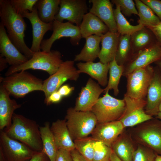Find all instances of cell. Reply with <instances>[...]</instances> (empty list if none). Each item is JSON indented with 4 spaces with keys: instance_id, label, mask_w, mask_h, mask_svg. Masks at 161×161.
Listing matches in <instances>:
<instances>
[{
    "instance_id": "51",
    "label": "cell",
    "mask_w": 161,
    "mask_h": 161,
    "mask_svg": "<svg viewBox=\"0 0 161 161\" xmlns=\"http://www.w3.org/2000/svg\"><path fill=\"white\" fill-rule=\"evenodd\" d=\"M155 161H161V155L157 154Z\"/></svg>"
},
{
    "instance_id": "7",
    "label": "cell",
    "mask_w": 161,
    "mask_h": 161,
    "mask_svg": "<svg viewBox=\"0 0 161 161\" xmlns=\"http://www.w3.org/2000/svg\"><path fill=\"white\" fill-rule=\"evenodd\" d=\"M125 108L124 99H118L111 96L109 92L99 97L91 112L95 115L97 123L119 120Z\"/></svg>"
},
{
    "instance_id": "14",
    "label": "cell",
    "mask_w": 161,
    "mask_h": 161,
    "mask_svg": "<svg viewBox=\"0 0 161 161\" xmlns=\"http://www.w3.org/2000/svg\"><path fill=\"white\" fill-rule=\"evenodd\" d=\"M161 58V46L157 43L134 55L124 66L123 76L146 67Z\"/></svg>"
},
{
    "instance_id": "47",
    "label": "cell",
    "mask_w": 161,
    "mask_h": 161,
    "mask_svg": "<svg viewBox=\"0 0 161 161\" xmlns=\"http://www.w3.org/2000/svg\"><path fill=\"white\" fill-rule=\"evenodd\" d=\"M7 62L5 58L0 55V71H2L7 66Z\"/></svg>"
},
{
    "instance_id": "42",
    "label": "cell",
    "mask_w": 161,
    "mask_h": 161,
    "mask_svg": "<svg viewBox=\"0 0 161 161\" xmlns=\"http://www.w3.org/2000/svg\"><path fill=\"white\" fill-rule=\"evenodd\" d=\"M63 97L57 91L52 93L47 98L45 99L44 102L47 105L58 103L61 100Z\"/></svg>"
},
{
    "instance_id": "41",
    "label": "cell",
    "mask_w": 161,
    "mask_h": 161,
    "mask_svg": "<svg viewBox=\"0 0 161 161\" xmlns=\"http://www.w3.org/2000/svg\"><path fill=\"white\" fill-rule=\"evenodd\" d=\"M55 161H73L70 151L63 149L58 150Z\"/></svg>"
},
{
    "instance_id": "43",
    "label": "cell",
    "mask_w": 161,
    "mask_h": 161,
    "mask_svg": "<svg viewBox=\"0 0 161 161\" xmlns=\"http://www.w3.org/2000/svg\"><path fill=\"white\" fill-rule=\"evenodd\" d=\"M148 28L154 34L157 43L161 46V21L157 25Z\"/></svg>"
},
{
    "instance_id": "5",
    "label": "cell",
    "mask_w": 161,
    "mask_h": 161,
    "mask_svg": "<svg viewBox=\"0 0 161 161\" xmlns=\"http://www.w3.org/2000/svg\"><path fill=\"white\" fill-rule=\"evenodd\" d=\"M65 119L74 140L87 137L97 123L95 115L91 111H77L72 107L67 109Z\"/></svg>"
},
{
    "instance_id": "9",
    "label": "cell",
    "mask_w": 161,
    "mask_h": 161,
    "mask_svg": "<svg viewBox=\"0 0 161 161\" xmlns=\"http://www.w3.org/2000/svg\"><path fill=\"white\" fill-rule=\"evenodd\" d=\"M74 61H63L58 70L43 81L42 90L47 98L52 93L57 91L68 80H77L80 73L74 66Z\"/></svg>"
},
{
    "instance_id": "1",
    "label": "cell",
    "mask_w": 161,
    "mask_h": 161,
    "mask_svg": "<svg viewBox=\"0 0 161 161\" xmlns=\"http://www.w3.org/2000/svg\"><path fill=\"white\" fill-rule=\"evenodd\" d=\"M0 17L1 22L6 28L10 40L20 52L29 59L31 58L34 52L26 45L24 38L26 24L24 18L16 11L10 0H0Z\"/></svg>"
},
{
    "instance_id": "38",
    "label": "cell",
    "mask_w": 161,
    "mask_h": 161,
    "mask_svg": "<svg viewBox=\"0 0 161 161\" xmlns=\"http://www.w3.org/2000/svg\"><path fill=\"white\" fill-rule=\"evenodd\" d=\"M112 2L116 6L120 7L121 11L123 15L130 16L132 14L138 16L137 10L135 3L132 0H112Z\"/></svg>"
},
{
    "instance_id": "3",
    "label": "cell",
    "mask_w": 161,
    "mask_h": 161,
    "mask_svg": "<svg viewBox=\"0 0 161 161\" xmlns=\"http://www.w3.org/2000/svg\"><path fill=\"white\" fill-rule=\"evenodd\" d=\"M0 78L3 86L15 98H22L32 92L42 90L43 81L26 70Z\"/></svg>"
},
{
    "instance_id": "8",
    "label": "cell",
    "mask_w": 161,
    "mask_h": 161,
    "mask_svg": "<svg viewBox=\"0 0 161 161\" xmlns=\"http://www.w3.org/2000/svg\"><path fill=\"white\" fill-rule=\"evenodd\" d=\"M154 72V67L149 65L127 75V90L125 95L133 98L145 99Z\"/></svg>"
},
{
    "instance_id": "18",
    "label": "cell",
    "mask_w": 161,
    "mask_h": 161,
    "mask_svg": "<svg viewBox=\"0 0 161 161\" xmlns=\"http://www.w3.org/2000/svg\"><path fill=\"white\" fill-rule=\"evenodd\" d=\"M0 55L11 66L21 65L29 59L17 49L9 38L5 28L0 23Z\"/></svg>"
},
{
    "instance_id": "40",
    "label": "cell",
    "mask_w": 161,
    "mask_h": 161,
    "mask_svg": "<svg viewBox=\"0 0 161 161\" xmlns=\"http://www.w3.org/2000/svg\"><path fill=\"white\" fill-rule=\"evenodd\" d=\"M152 10L161 21V1L159 0H141Z\"/></svg>"
},
{
    "instance_id": "30",
    "label": "cell",
    "mask_w": 161,
    "mask_h": 161,
    "mask_svg": "<svg viewBox=\"0 0 161 161\" xmlns=\"http://www.w3.org/2000/svg\"><path fill=\"white\" fill-rule=\"evenodd\" d=\"M40 130L43 147L42 151L50 161H55L58 149L50 129L49 122L46 121L44 126H40Z\"/></svg>"
},
{
    "instance_id": "19",
    "label": "cell",
    "mask_w": 161,
    "mask_h": 161,
    "mask_svg": "<svg viewBox=\"0 0 161 161\" xmlns=\"http://www.w3.org/2000/svg\"><path fill=\"white\" fill-rule=\"evenodd\" d=\"M146 100L145 112L153 117L156 116L161 101V71L157 66L154 67V74L148 89Z\"/></svg>"
},
{
    "instance_id": "2",
    "label": "cell",
    "mask_w": 161,
    "mask_h": 161,
    "mask_svg": "<svg viewBox=\"0 0 161 161\" xmlns=\"http://www.w3.org/2000/svg\"><path fill=\"white\" fill-rule=\"evenodd\" d=\"M4 131L10 138L20 141L34 151H42L40 126L35 121L14 113L11 125Z\"/></svg>"
},
{
    "instance_id": "17",
    "label": "cell",
    "mask_w": 161,
    "mask_h": 161,
    "mask_svg": "<svg viewBox=\"0 0 161 161\" xmlns=\"http://www.w3.org/2000/svg\"><path fill=\"white\" fill-rule=\"evenodd\" d=\"M125 128L119 120L97 123L91 133V137L111 147L113 143Z\"/></svg>"
},
{
    "instance_id": "11",
    "label": "cell",
    "mask_w": 161,
    "mask_h": 161,
    "mask_svg": "<svg viewBox=\"0 0 161 161\" xmlns=\"http://www.w3.org/2000/svg\"><path fill=\"white\" fill-rule=\"evenodd\" d=\"M0 151L6 161H28L37 152L10 138L3 130L0 133Z\"/></svg>"
},
{
    "instance_id": "15",
    "label": "cell",
    "mask_w": 161,
    "mask_h": 161,
    "mask_svg": "<svg viewBox=\"0 0 161 161\" xmlns=\"http://www.w3.org/2000/svg\"><path fill=\"white\" fill-rule=\"evenodd\" d=\"M104 91V89L102 88L98 83L89 78L85 86L82 88L74 109L77 111H91Z\"/></svg>"
},
{
    "instance_id": "31",
    "label": "cell",
    "mask_w": 161,
    "mask_h": 161,
    "mask_svg": "<svg viewBox=\"0 0 161 161\" xmlns=\"http://www.w3.org/2000/svg\"><path fill=\"white\" fill-rule=\"evenodd\" d=\"M134 2L139 17V24L149 28L157 25L161 21L151 8L141 0H135Z\"/></svg>"
},
{
    "instance_id": "44",
    "label": "cell",
    "mask_w": 161,
    "mask_h": 161,
    "mask_svg": "<svg viewBox=\"0 0 161 161\" xmlns=\"http://www.w3.org/2000/svg\"><path fill=\"white\" fill-rule=\"evenodd\" d=\"M74 90V87H70L68 84H65L62 85L58 91L63 97H64L69 96Z\"/></svg>"
},
{
    "instance_id": "20",
    "label": "cell",
    "mask_w": 161,
    "mask_h": 161,
    "mask_svg": "<svg viewBox=\"0 0 161 161\" xmlns=\"http://www.w3.org/2000/svg\"><path fill=\"white\" fill-rule=\"evenodd\" d=\"M92 7L89 12L98 17L107 26L109 31L118 32L112 3L109 0H90Z\"/></svg>"
},
{
    "instance_id": "22",
    "label": "cell",
    "mask_w": 161,
    "mask_h": 161,
    "mask_svg": "<svg viewBox=\"0 0 161 161\" xmlns=\"http://www.w3.org/2000/svg\"><path fill=\"white\" fill-rule=\"evenodd\" d=\"M50 129L53 135L58 150L63 149L71 151L75 149L73 141L65 119L53 122Z\"/></svg>"
},
{
    "instance_id": "36",
    "label": "cell",
    "mask_w": 161,
    "mask_h": 161,
    "mask_svg": "<svg viewBox=\"0 0 161 161\" xmlns=\"http://www.w3.org/2000/svg\"><path fill=\"white\" fill-rule=\"evenodd\" d=\"M94 155L92 161H110L113 150L103 143L95 140L93 144Z\"/></svg>"
},
{
    "instance_id": "4",
    "label": "cell",
    "mask_w": 161,
    "mask_h": 161,
    "mask_svg": "<svg viewBox=\"0 0 161 161\" xmlns=\"http://www.w3.org/2000/svg\"><path fill=\"white\" fill-rule=\"evenodd\" d=\"M61 58V54L57 50H51L48 52L42 51L34 52L32 57L24 64L17 66H11L6 72L5 76L28 69L45 71L50 76L58 69L63 62Z\"/></svg>"
},
{
    "instance_id": "45",
    "label": "cell",
    "mask_w": 161,
    "mask_h": 161,
    "mask_svg": "<svg viewBox=\"0 0 161 161\" xmlns=\"http://www.w3.org/2000/svg\"><path fill=\"white\" fill-rule=\"evenodd\" d=\"M28 161H50L47 155L42 151L36 152Z\"/></svg>"
},
{
    "instance_id": "50",
    "label": "cell",
    "mask_w": 161,
    "mask_h": 161,
    "mask_svg": "<svg viewBox=\"0 0 161 161\" xmlns=\"http://www.w3.org/2000/svg\"><path fill=\"white\" fill-rule=\"evenodd\" d=\"M156 118L161 120V112H159L156 116Z\"/></svg>"
},
{
    "instance_id": "21",
    "label": "cell",
    "mask_w": 161,
    "mask_h": 161,
    "mask_svg": "<svg viewBox=\"0 0 161 161\" xmlns=\"http://www.w3.org/2000/svg\"><path fill=\"white\" fill-rule=\"evenodd\" d=\"M10 95L1 84L0 86V130H3L11 125L14 111L20 108L14 99H11Z\"/></svg>"
},
{
    "instance_id": "23",
    "label": "cell",
    "mask_w": 161,
    "mask_h": 161,
    "mask_svg": "<svg viewBox=\"0 0 161 161\" xmlns=\"http://www.w3.org/2000/svg\"><path fill=\"white\" fill-rule=\"evenodd\" d=\"M120 34L109 31L101 35V47L98 58L103 64L109 63L115 58Z\"/></svg>"
},
{
    "instance_id": "27",
    "label": "cell",
    "mask_w": 161,
    "mask_h": 161,
    "mask_svg": "<svg viewBox=\"0 0 161 161\" xmlns=\"http://www.w3.org/2000/svg\"><path fill=\"white\" fill-rule=\"evenodd\" d=\"M130 41L133 55L157 43L152 32L146 27L131 35Z\"/></svg>"
},
{
    "instance_id": "46",
    "label": "cell",
    "mask_w": 161,
    "mask_h": 161,
    "mask_svg": "<svg viewBox=\"0 0 161 161\" xmlns=\"http://www.w3.org/2000/svg\"><path fill=\"white\" fill-rule=\"evenodd\" d=\"M70 153L73 161H88L75 149Z\"/></svg>"
},
{
    "instance_id": "48",
    "label": "cell",
    "mask_w": 161,
    "mask_h": 161,
    "mask_svg": "<svg viewBox=\"0 0 161 161\" xmlns=\"http://www.w3.org/2000/svg\"><path fill=\"white\" fill-rule=\"evenodd\" d=\"M110 161H122L116 155L113 151L112 153Z\"/></svg>"
},
{
    "instance_id": "16",
    "label": "cell",
    "mask_w": 161,
    "mask_h": 161,
    "mask_svg": "<svg viewBox=\"0 0 161 161\" xmlns=\"http://www.w3.org/2000/svg\"><path fill=\"white\" fill-rule=\"evenodd\" d=\"M21 15L29 19L32 25V39L30 49L33 52L40 51L41 44L44 35L47 31L52 30L53 22L45 23L42 21L38 17L35 5L32 12L25 11Z\"/></svg>"
},
{
    "instance_id": "13",
    "label": "cell",
    "mask_w": 161,
    "mask_h": 161,
    "mask_svg": "<svg viewBox=\"0 0 161 161\" xmlns=\"http://www.w3.org/2000/svg\"><path fill=\"white\" fill-rule=\"evenodd\" d=\"M87 9L85 0H60V9L55 20L62 22L66 20L79 27Z\"/></svg>"
},
{
    "instance_id": "32",
    "label": "cell",
    "mask_w": 161,
    "mask_h": 161,
    "mask_svg": "<svg viewBox=\"0 0 161 161\" xmlns=\"http://www.w3.org/2000/svg\"><path fill=\"white\" fill-rule=\"evenodd\" d=\"M131 35H120L115 59L119 65L124 66L133 56Z\"/></svg>"
},
{
    "instance_id": "34",
    "label": "cell",
    "mask_w": 161,
    "mask_h": 161,
    "mask_svg": "<svg viewBox=\"0 0 161 161\" xmlns=\"http://www.w3.org/2000/svg\"><path fill=\"white\" fill-rule=\"evenodd\" d=\"M113 11L117 31L120 35H131L145 27L140 24L137 25L131 24L121 13L118 6H116L115 8L113 9Z\"/></svg>"
},
{
    "instance_id": "24",
    "label": "cell",
    "mask_w": 161,
    "mask_h": 161,
    "mask_svg": "<svg viewBox=\"0 0 161 161\" xmlns=\"http://www.w3.org/2000/svg\"><path fill=\"white\" fill-rule=\"evenodd\" d=\"M78 72L87 74L96 80L99 84L103 86H107V75L109 69V63L103 64L101 62L92 61L79 62L77 64Z\"/></svg>"
},
{
    "instance_id": "35",
    "label": "cell",
    "mask_w": 161,
    "mask_h": 161,
    "mask_svg": "<svg viewBox=\"0 0 161 161\" xmlns=\"http://www.w3.org/2000/svg\"><path fill=\"white\" fill-rule=\"evenodd\" d=\"M95 140L91 136L74 140L75 149L88 161H93Z\"/></svg>"
},
{
    "instance_id": "49",
    "label": "cell",
    "mask_w": 161,
    "mask_h": 161,
    "mask_svg": "<svg viewBox=\"0 0 161 161\" xmlns=\"http://www.w3.org/2000/svg\"><path fill=\"white\" fill-rule=\"evenodd\" d=\"M159 69L161 71V58L154 63Z\"/></svg>"
},
{
    "instance_id": "25",
    "label": "cell",
    "mask_w": 161,
    "mask_h": 161,
    "mask_svg": "<svg viewBox=\"0 0 161 161\" xmlns=\"http://www.w3.org/2000/svg\"><path fill=\"white\" fill-rule=\"evenodd\" d=\"M79 27L82 38H84L93 35H102L109 31L98 17L89 12L84 16Z\"/></svg>"
},
{
    "instance_id": "26",
    "label": "cell",
    "mask_w": 161,
    "mask_h": 161,
    "mask_svg": "<svg viewBox=\"0 0 161 161\" xmlns=\"http://www.w3.org/2000/svg\"><path fill=\"white\" fill-rule=\"evenodd\" d=\"M124 131L112 144L111 148L122 161H133L134 152L136 148L131 135Z\"/></svg>"
},
{
    "instance_id": "29",
    "label": "cell",
    "mask_w": 161,
    "mask_h": 161,
    "mask_svg": "<svg viewBox=\"0 0 161 161\" xmlns=\"http://www.w3.org/2000/svg\"><path fill=\"white\" fill-rule=\"evenodd\" d=\"M60 2V0H38L35 5L40 19L45 23L53 22L59 12Z\"/></svg>"
},
{
    "instance_id": "37",
    "label": "cell",
    "mask_w": 161,
    "mask_h": 161,
    "mask_svg": "<svg viewBox=\"0 0 161 161\" xmlns=\"http://www.w3.org/2000/svg\"><path fill=\"white\" fill-rule=\"evenodd\" d=\"M157 154L151 148L138 144L133 155V161H155Z\"/></svg>"
},
{
    "instance_id": "10",
    "label": "cell",
    "mask_w": 161,
    "mask_h": 161,
    "mask_svg": "<svg viewBox=\"0 0 161 161\" xmlns=\"http://www.w3.org/2000/svg\"><path fill=\"white\" fill-rule=\"evenodd\" d=\"M123 99L125 109L119 120L125 128L134 126L153 118L145 112L146 100L133 98L125 94Z\"/></svg>"
},
{
    "instance_id": "39",
    "label": "cell",
    "mask_w": 161,
    "mask_h": 161,
    "mask_svg": "<svg viewBox=\"0 0 161 161\" xmlns=\"http://www.w3.org/2000/svg\"><path fill=\"white\" fill-rule=\"evenodd\" d=\"M10 3L16 11L21 15L24 12L33 11L38 0H11Z\"/></svg>"
},
{
    "instance_id": "6",
    "label": "cell",
    "mask_w": 161,
    "mask_h": 161,
    "mask_svg": "<svg viewBox=\"0 0 161 161\" xmlns=\"http://www.w3.org/2000/svg\"><path fill=\"white\" fill-rule=\"evenodd\" d=\"M136 126L130 135L133 140L161 155V120L153 117Z\"/></svg>"
},
{
    "instance_id": "33",
    "label": "cell",
    "mask_w": 161,
    "mask_h": 161,
    "mask_svg": "<svg viewBox=\"0 0 161 161\" xmlns=\"http://www.w3.org/2000/svg\"><path fill=\"white\" fill-rule=\"evenodd\" d=\"M124 69V66L118 64L115 59L109 63V80L103 93L105 94L113 89L114 95H118L119 92L118 86Z\"/></svg>"
},
{
    "instance_id": "12",
    "label": "cell",
    "mask_w": 161,
    "mask_h": 161,
    "mask_svg": "<svg viewBox=\"0 0 161 161\" xmlns=\"http://www.w3.org/2000/svg\"><path fill=\"white\" fill-rule=\"evenodd\" d=\"M53 33L48 39H43L40 49L42 51L48 52L53 43L56 40L63 37H69L72 44L77 45L82 38L79 27L69 21L61 22L55 20L53 22Z\"/></svg>"
},
{
    "instance_id": "52",
    "label": "cell",
    "mask_w": 161,
    "mask_h": 161,
    "mask_svg": "<svg viewBox=\"0 0 161 161\" xmlns=\"http://www.w3.org/2000/svg\"><path fill=\"white\" fill-rule=\"evenodd\" d=\"M158 110L159 112H161V101L159 106Z\"/></svg>"
},
{
    "instance_id": "28",
    "label": "cell",
    "mask_w": 161,
    "mask_h": 161,
    "mask_svg": "<svg viewBox=\"0 0 161 161\" xmlns=\"http://www.w3.org/2000/svg\"><path fill=\"white\" fill-rule=\"evenodd\" d=\"M101 35H93L86 38L84 46L79 54L75 55L74 61L93 62L98 57L100 49Z\"/></svg>"
}]
</instances>
